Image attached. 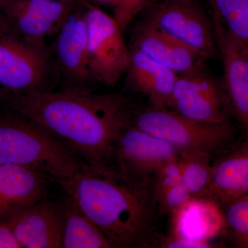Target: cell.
I'll return each instance as SVG.
<instances>
[{
	"label": "cell",
	"instance_id": "cell-1",
	"mask_svg": "<svg viewBox=\"0 0 248 248\" xmlns=\"http://www.w3.org/2000/svg\"><path fill=\"white\" fill-rule=\"evenodd\" d=\"M5 105L38 122L99 172H117V139L136 107L121 93L63 90L7 93Z\"/></svg>",
	"mask_w": 248,
	"mask_h": 248
},
{
	"label": "cell",
	"instance_id": "cell-2",
	"mask_svg": "<svg viewBox=\"0 0 248 248\" xmlns=\"http://www.w3.org/2000/svg\"><path fill=\"white\" fill-rule=\"evenodd\" d=\"M107 236L112 248H156L157 204L153 187H136L119 174L86 165L57 183Z\"/></svg>",
	"mask_w": 248,
	"mask_h": 248
},
{
	"label": "cell",
	"instance_id": "cell-3",
	"mask_svg": "<svg viewBox=\"0 0 248 248\" xmlns=\"http://www.w3.org/2000/svg\"><path fill=\"white\" fill-rule=\"evenodd\" d=\"M0 164L31 170L58 183L86 164L29 116L0 104Z\"/></svg>",
	"mask_w": 248,
	"mask_h": 248
},
{
	"label": "cell",
	"instance_id": "cell-4",
	"mask_svg": "<svg viewBox=\"0 0 248 248\" xmlns=\"http://www.w3.org/2000/svg\"><path fill=\"white\" fill-rule=\"evenodd\" d=\"M131 124L170 143L179 151H200L213 156L225 154L234 138L231 120L221 123L201 122L167 108L138 109L136 107Z\"/></svg>",
	"mask_w": 248,
	"mask_h": 248
},
{
	"label": "cell",
	"instance_id": "cell-5",
	"mask_svg": "<svg viewBox=\"0 0 248 248\" xmlns=\"http://www.w3.org/2000/svg\"><path fill=\"white\" fill-rule=\"evenodd\" d=\"M60 81L51 52L0 32V86L6 93L53 91Z\"/></svg>",
	"mask_w": 248,
	"mask_h": 248
},
{
	"label": "cell",
	"instance_id": "cell-6",
	"mask_svg": "<svg viewBox=\"0 0 248 248\" xmlns=\"http://www.w3.org/2000/svg\"><path fill=\"white\" fill-rule=\"evenodd\" d=\"M79 6L60 0H3L0 6V32L50 52L46 42L47 37L56 35Z\"/></svg>",
	"mask_w": 248,
	"mask_h": 248
},
{
	"label": "cell",
	"instance_id": "cell-7",
	"mask_svg": "<svg viewBox=\"0 0 248 248\" xmlns=\"http://www.w3.org/2000/svg\"><path fill=\"white\" fill-rule=\"evenodd\" d=\"M90 68L97 83L113 87L125 74L130 48L115 18L87 3L85 11Z\"/></svg>",
	"mask_w": 248,
	"mask_h": 248
},
{
	"label": "cell",
	"instance_id": "cell-8",
	"mask_svg": "<svg viewBox=\"0 0 248 248\" xmlns=\"http://www.w3.org/2000/svg\"><path fill=\"white\" fill-rule=\"evenodd\" d=\"M144 18L206 61L218 57L213 19L194 1H156L146 9Z\"/></svg>",
	"mask_w": 248,
	"mask_h": 248
},
{
	"label": "cell",
	"instance_id": "cell-9",
	"mask_svg": "<svg viewBox=\"0 0 248 248\" xmlns=\"http://www.w3.org/2000/svg\"><path fill=\"white\" fill-rule=\"evenodd\" d=\"M179 152L170 143L130 124L122 130L116 143L117 172L130 185L152 187L160 169L179 156Z\"/></svg>",
	"mask_w": 248,
	"mask_h": 248
},
{
	"label": "cell",
	"instance_id": "cell-10",
	"mask_svg": "<svg viewBox=\"0 0 248 248\" xmlns=\"http://www.w3.org/2000/svg\"><path fill=\"white\" fill-rule=\"evenodd\" d=\"M86 4L70 15L50 47L63 90L92 92L97 83L89 64Z\"/></svg>",
	"mask_w": 248,
	"mask_h": 248
},
{
	"label": "cell",
	"instance_id": "cell-11",
	"mask_svg": "<svg viewBox=\"0 0 248 248\" xmlns=\"http://www.w3.org/2000/svg\"><path fill=\"white\" fill-rule=\"evenodd\" d=\"M212 19L223 63L220 84L225 104L248 140V44L231 35L217 18Z\"/></svg>",
	"mask_w": 248,
	"mask_h": 248
},
{
	"label": "cell",
	"instance_id": "cell-12",
	"mask_svg": "<svg viewBox=\"0 0 248 248\" xmlns=\"http://www.w3.org/2000/svg\"><path fill=\"white\" fill-rule=\"evenodd\" d=\"M166 108L201 122L221 123L231 120L221 84L207 68L178 76Z\"/></svg>",
	"mask_w": 248,
	"mask_h": 248
},
{
	"label": "cell",
	"instance_id": "cell-13",
	"mask_svg": "<svg viewBox=\"0 0 248 248\" xmlns=\"http://www.w3.org/2000/svg\"><path fill=\"white\" fill-rule=\"evenodd\" d=\"M130 46L167 67L178 76L206 68V60L143 18L137 23Z\"/></svg>",
	"mask_w": 248,
	"mask_h": 248
},
{
	"label": "cell",
	"instance_id": "cell-14",
	"mask_svg": "<svg viewBox=\"0 0 248 248\" xmlns=\"http://www.w3.org/2000/svg\"><path fill=\"white\" fill-rule=\"evenodd\" d=\"M63 203L44 197L22 212L9 225L22 248H63Z\"/></svg>",
	"mask_w": 248,
	"mask_h": 248
},
{
	"label": "cell",
	"instance_id": "cell-15",
	"mask_svg": "<svg viewBox=\"0 0 248 248\" xmlns=\"http://www.w3.org/2000/svg\"><path fill=\"white\" fill-rule=\"evenodd\" d=\"M50 179L40 173L0 164V225L9 226L31 205L45 197Z\"/></svg>",
	"mask_w": 248,
	"mask_h": 248
},
{
	"label": "cell",
	"instance_id": "cell-16",
	"mask_svg": "<svg viewBox=\"0 0 248 248\" xmlns=\"http://www.w3.org/2000/svg\"><path fill=\"white\" fill-rule=\"evenodd\" d=\"M130 48V62L125 73L129 89L148 98L150 107L166 108L178 76L139 49Z\"/></svg>",
	"mask_w": 248,
	"mask_h": 248
},
{
	"label": "cell",
	"instance_id": "cell-17",
	"mask_svg": "<svg viewBox=\"0 0 248 248\" xmlns=\"http://www.w3.org/2000/svg\"><path fill=\"white\" fill-rule=\"evenodd\" d=\"M248 195V147L221 155L213 161L211 182L203 198L222 207Z\"/></svg>",
	"mask_w": 248,
	"mask_h": 248
},
{
	"label": "cell",
	"instance_id": "cell-18",
	"mask_svg": "<svg viewBox=\"0 0 248 248\" xmlns=\"http://www.w3.org/2000/svg\"><path fill=\"white\" fill-rule=\"evenodd\" d=\"M170 217L171 234L190 239L210 241L226 227L221 207L207 198L192 197Z\"/></svg>",
	"mask_w": 248,
	"mask_h": 248
},
{
	"label": "cell",
	"instance_id": "cell-19",
	"mask_svg": "<svg viewBox=\"0 0 248 248\" xmlns=\"http://www.w3.org/2000/svg\"><path fill=\"white\" fill-rule=\"evenodd\" d=\"M64 210L63 248H112L107 236L67 195Z\"/></svg>",
	"mask_w": 248,
	"mask_h": 248
},
{
	"label": "cell",
	"instance_id": "cell-20",
	"mask_svg": "<svg viewBox=\"0 0 248 248\" xmlns=\"http://www.w3.org/2000/svg\"><path fill=\"white\" fill-rule=\"evenodd\" d=\"M213 155L205 152L184 150L179 155L182 183L193 197L203 198L213 176Z\"/></svg>",
	"mask_w": 248,
	"mask_h": 248
},
{
	"label": "cell",
	"instance_id": "cell-21",
	"mask_svg": "<svg viewBox=\"0 0 248 248\" xmlns=\"http://www.w3.org/2000/svg\"><path fill=\"white\" fill-rule=\"evenodd\" d=\"M213 17L227 31L248 44V0H210Z\"/></svg>",
	"mask_w": 248,
	"mask_h": 248
},
{
	"label": "cell",
	"instance_id": "cell-22",
	"mask_svg": "<svg viewBox=\"0 0 248 248\" xmlns=\"http://www.w3.org/2000/svg\"><path fill=\"white\" fill-rule=\"evenodd\" d=\"M224 215L225 228L236 247L248 248V195L221 207Z\"/></svg>",
	"mask_w": 248,
	"mask_h": 248
},
{
	"label": "cell",
	"instance_id": "cell-23",
	"mask_svg": "<svg viewBox=\"0 0 248 248\" xmlns=\"http://www.w3.org/2000/svg\"><path fill=\"white\" fill-rule=\"evenodd\" d=\"M190 191L182 182L172 186L156 198L159 215L172 216L192 198Z\"/></svg>",
	"mask_w": 248,
	"mask_h": 248
},
{
	"label": "cell",
	"instance_id": "cell-24",
	"mask_svg": "<svg viewBox=\"0 0 248 248\" xmlns=\"http://www.w3.org/2000/svg\"><path fill=\"white\" fill-rule=\"evenodd\" d=\"M182 182V171L179 156H177L167 161L160 169L155 178L152 187L156 200L158 196L165 190Z\"/></svg>",
	"mask_w": 248,
	"mask_h": 248
},
{
	"label": "cell",
	"instance_id": "cell-25",
	"mask_svg": "<svg viewBox=\"0 0 248 248\" xmlns=\"http://www.w3.org/2000/svg\"><path fill=\"white\" fill-rule=\"evenodd\" d=\"M156 0H118L114 18L124 31L132 24L138 14L156 2Z\"/></svg>",
	"mask_w": 248,
	"mask_h": 248
},
{
	"label": "cell",
	"instance_id": "cell-26",
	"mask_svg": "<svg viewBox=\"0 0 248 248\" xmlns=\"http://www.w3.org/2000/svg\"><path fill=\"white\" fill-rule=\"evenodd\" d=\"M218 245L210 241L194 239L170 234L167 236L160 235L156 248H213Z\"/></svg>",
	"mask_w": 248,
	"mask_h": 248
},
{
	"label": "cell",
	"instance_id": "cell-27",
	"mask_svg": "<svg viewBox=\"0 0 248 248\" xmlns=\"http://www.w3.org/2000/svg\"><path fill=\"white\" fill-rule=\"evenodd\" d=\"M0 248H22L9 227L0 225Z\"/></svg>",
	"mask_w": 248,
	"mask_h": 248
},
{
	"label": "cell",
	"instance_id": "cell-28",
	"mask_svg": "<svg viewBox=\"0 0 248 248\" xmlns=\"http://www.w3.org/2000/svg\"><path fill=\"white\" fill-rule=\"evenodd\" d=\"M62 2L66 3L75 6H85L88 3L87 0H60Z\"/></svg>",
	"mask_w": 248,
	"mask_h": 248
},
{
	"label": "cell",
	"instance_id": "cell-29",
	"mask_svg": "<svg viewBox=\"0 0 248 248\" xmlns=\"http://www.w3.org/2000/svg\"><path fill=\"white\" fill-rule=\"evenodd\" d=\"M94 1L100 4L110 5V6H114V7L118 2V0H94Z\"/></svg>",
	"mask_w": 248,
	"mask_h": 248
},
{
	"label": "cell",
	"instance_id": "cell-30",
	"mask_svg": "<svg viewBox=\"0 0 248 248\" xmlns=\"http://www.w3.org/2000/svg\"><path fill=\"white\" fill-rule=\"evenodd\" d=\"M6 93H7L0 86V104H3V102H4Z\"/></svg>",
	"mask_w": 248,
	"mask_h": 248
},
{
	"label": "cell",
	"instance_id": "cell-31",
	"mask_svg": "<svg viewBox=\"0 0 248 248\" xmlns=\"http://www.w3.org/2000/svg\"><path fill=\"white\" fill-rule=\"evenodd\" d=\"M172 1H181V2H190V1H193L194 0H172Z\"/></svg>",
	"mask_w": 248,
	"mask_h": 248
},
{
	"label": "cell",
	"instance_id": "cell-32",
	"mask_svg": "<svg viewBox=\"0 0 248 248\" xmlns=\"http://www.w3.org/2000/svg\"><path fill=\"white\" fill-rule=\"evenodd\" d=\"M3 0H0V6H1V3H2Z\"/></svg>",
	"mask_w": 248,
	"mask_h": 248
}]
</instances>
